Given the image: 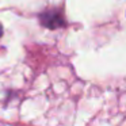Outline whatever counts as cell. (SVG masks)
<instances>
[{"instance_id":"2","label":"cell","mask_w":126,"mask_h":126,"mask_svg":"<svg viewBox=\"0 0 126 126\" xmlns=\"http://www.w3.org/2000/svg\"><path fill=\"white\" fill-rule=\"evenodd\" d=\"M1 34H3V27H1V25H0V37H1Z\"/></svg>"},{"instance_id":"1","label":"cell","mask_w":126,"mask_h":126,"mask_svg":"<svg viewBox=\"0 0 126 126\" xmlns=\"http://www.w3.org/2000/svg\"><path fill=\"white\" fill-rule=\"evenodd\" d=\"M39 22H41L42 26L52 29V30L65 26V20L63 18V14L58 10H47V11L42 12L39 15Z\"/></svg>"}]
</instances>
